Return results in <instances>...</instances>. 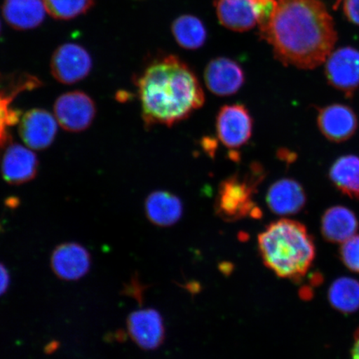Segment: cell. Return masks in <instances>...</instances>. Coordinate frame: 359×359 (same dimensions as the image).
Wrapping results in <instances>:
<instances>
[{"instance_id":"7c38bea8","label":"cell","mask_w":359,"mask_h":359,"mask_svg":"<svg viewBox=\"0 0 359 359\" xmlns=\"http://www.w3.org/2000/svg\"><path fill=\"white\" fill-rule=\"evenodd\" d=\"M204 80L210 92L215 95H234L243 86L245 74L240 65L227 57H217L206 66Z\"/></svg>"},{"instance_id":"f1b7e54d","label":"cell","mask_w":359,"mask_h":359,"mask_svg":"<svg viewBox=\"0 0 359 359\" xmlns=\"http://www.w3.org/2000/svg\"><path fill=\"white\" fill-rule=\"evenodd\" d=\"M343 0H337V2L335 4V6H334V8H338V6H339L340 3L342 2Z\"/></svg>"},{"instance_id":"277c9868","label":"cell","mask_w":359,"mask_h":359,"mask_svg":"<svg viewBox=\"0 0 359 359\" xmlns=\"http://www.w3.org/2000/svg\"><path fill=\"white\" fill-rule=\"evenodd\" d=\"M266 177L262 165L254 163L243 176L233 175L219 187L215 209L226 222H235L246 217H259V209L254 201L257 187Z\"/></svg>"},{"instance_id":"9a60e30c","label":"cell","mask_w":359,"mask_h":359,"mask_svg":"<svg viewBox=\"0 0 359 359\" xmlns=\"http://www.w3.org/2000/svg\"><path fill=\"white\" fill-rule=\"evenodd\" d=\"M306 201V193L302 184L294 179L278 180L267 191L268 208L278 215L297 214L302 212Z\"/></svg>"},{"instance_id":"d6986e66","label":"cell","mask_w":359,"mask_h":359,"mask_svg":"<svg viewBox=\"0 0 359 359\" xmlns=\"http://www.w3.org/2000/svg\"><path fill=\"white\" fill-rule=\"evenodd\" d=\"M358 221L351 210L342 205L327 209L323 215L321 231L325 239L334 243L346 242L356 236Z\"/></svg>"},{"instance_id":"4fadbf2b","label":"cell","mask_w":359,"mask_h":359,"mask_svg":"<svg viewBox=\"0 0 359 359\" xmlns=\"http://www.w3.org/2000/svg\"><path fill=\"white\" fill-rule=\"evenodd\" d=\"M39 159L32 149L18 143L7 147L3 156L1 173L11 185H22L32 181L38 174Z\"/></svg>"},{"instance_id":"3957f363","label":"cell","mask_w":359,"mask_h":359,"mask_svg":"<svg viewBox=\"0 0 359 359\" xmlns=\"http://www.w3.org/2000/svg\"><path fill=\"white\" fill-rule=\"evenodd\" d=\"M264 264L279 277L299 280L311 267L316 245L306 227L292 219L269 224L258 237Z\"/></svg>"},{"instance_id":"ffe728a7","label":"cell","mask_w":359,"mask_h":359,"mask_svg":"<svg viewBox=\"0 0 359 359\" xmlns=\"http://www.w3.org/2000/svg\"><path fill=\"white\" fill-rule=\"evenodd\" d=\"M329 177L337 189L343 194L359 200V156L346 155L339 157L332 165Z\"/></svg>"},{"instance_id":"83f0119b","label":"cell","mask_w":359,"mask_h":359,"mask_svg":"<svg viewBox=\"0 0 359 359\" xmlns=\"http://www.w3.org/2000/svg\"><path fill=\"white\" fill-rule=\"evenodd\" d=\"M353 359H359V330L355 334V338H354Z\"/></svg>"},{"instance_id":"8fae6325","label":"cell","mask_w":359,"mask_h":359,"mask_svg":"<svg viewBox=\"0 0 359 359\" xmlns=\"http://www.w3.org/2000/svg\"><path fill=\"white\" fill-rule=\"evenodd\" d=\"M318 127L330 142H346L355 134L358 121L355 112L347 105L332 104L318 109Z\"/></svg>"},{"instance_id":"f546056e","label":"cell","mask_w":359,"mask_h":359,"mask_svg":"<svg viewBox=\"0 0 359 359\" xmlns=\"http://www.w3.org/2000/svg\"><path fill=\"white\" fill-rule=\"evenodd\" d=\"M0 34H1V22H0Z\"/></svg>"},{"instance_id":"d4e9b609","label":"cell","mask_w":359,"mask_h":359,"mask_svg":"<svg viewBox=\"0 0 359 359\" xmlns=\"http://www.w3.org/2000/svg\"><path fill=\"white\" fill-rule=\"evenodd\" d=\"M341 257L343 262L352 271L359 273V236H355L342 245Z\"/></svg>"},{"instance_id":"6da1fadb","label":"cell","mask_w":359,"mask_h":359,"mask_svg":"<svg viewBox=\"0 0 359 359\" xmlns=\"http://www.w3.org/2000/svg\"><path fill=\"white\" fill-rule=\"evenodd\" d=\"M259 29L276 60L300 69L324 64L338 40L333 18L320 0H276Z\"/></svg>"},{"instance_id":"30bf717a","label":"cell","mask_w":359,"mask_h":359,"mask_svg":"<svg viewBox=\"0 0 359 359\" xmlns=\"http://www.w3.org/2000/svg\"><path fill=\"white\" fill-rule=\"evenodd\" d=\"M57 124L55 115L50 112L42 109H33L21 118L20 136L30 149H47L55 140Z\"/></svg>"},{"instance_id":"2e32d148","label":"cell","mask_w":359,"mask_h":359,"mask_svg":"<svg viewBox=\"0 0 359 359\" xmlns=\"http://www.w3.org/2000/svg\"><path fill=\"white\" fill-rule=\"evenodd\" d=\"M127 324L130 337L139 347L151 350L163 343V322L154 309H139L133 312L130 314Z\"/></svg>"},{"instance_id":"9c48e42d","label":"cell","mask_w":359,"mask_h":359,"mask_svg":"<svg viewBox=\"0 0 359 359\" xmlns=\"http://www.w3.org/2000/svg\"><path fill=\"white\" fill-rule=\"evenodd\" d=\"M325 75L332 87L352 97L359 88V51L350 47L332 52L325 61Z\"/></svg>"},{"instance_id":"603a6c76","label":"cell","mask_w":359,"mask_h":359,"mask_svg":"<svg viewBox=\"0 0 359 359\" xmlns=\"http://www.w3.org/2000/svg\"><path fill=\"white\" fill-rule=\"evenodd\" d=\"M48 15L56 20H69L86 13L93 0H43Z\"/></svg>"},{"instance_id":"4316f807","label":"cell","mask_w":359,"mask_h":359,"mask_svg":"<svg viewBox=\"0 0 359 359\" xmlns=\"http://www.w3.org/2000/svg\"><path fill=\"white\" fill-rule=\"evenodd\" d=\"M11 277L6 266L0 264V296L7 291L10 286Z\"/></svg>"},{"instance_id":"44dd1931","label":"cell","mask_w":359,"mask_h":359,"mask_svg":"<svg viewBox=\"0 0 359 359\" xmlns=\"http://www.w3.org/2000/svg\"><path fill=\"white\" fill-rule=\"evenodd\" d=\"M172 34L180 46L197 49L203 46L208 34L203 22L192 15H182L173 22Z\"/></svg>"},{"instance_id":"8992f818","label":"cell","mask_w":359,"mask_h":359,"mask_svg":"<svg viewBox=\"0 0 359 359\" xmlns=\"http://www.w3.org/2000/svg\"><path fill=\"white\" fill-rule=\"evenodd\" d=\"M53 111L57 123L65 131L81 133L93 124L97 114V107L88 94L76 90L58 97Z\"/></svg>"},{"instance_id":"ac0fdd59","label":"cell","mask_w":359,"mask_h":359,"mask_svg":"<svg viewBox=\"0 0 359 359\" xmlns=\"http://www.w3.org/2000/svg\"><path fill=\"white\" fill-rule=\"evenodd\" d=\"M2 11L8 24L19 30L39 26L47 12L43 0H4Z\"/></svg>"},{"instance_id":"ba28073f","label":"cell","mask_w":359,"mask_h":359,"mask_svg":"<svg viewBox=\"0 0 359 359\" xmlns=\"http://www.w3.org/2000/svg\"><path fill=\"white\" fill-rule=\"evenodd\" d=\"M93 67V60L83 47L76 43H65L53 53L51 74L57 82L75 84L88 77Z\"/></svg>"},{"instance_id":"e0dca14e","label":"cell","mask_w":359,"mask_h":359,"mask_svg":"<svg viewBox=\"0 0 359 359\" xmlns=\"http://www.w3.org/2000/svg\"><path fill=\"white\" fill-rule=\"evenodd\" d=\"M145 212L147 219L155 226H172L182 217V201L172 192L156 191L147 197Z\"/></svg>"},{"instance_id":"7402d4cb","label":"cell","mask_w":359,"mask_h":359,"mask_svg":"<svg viewBox=\"0 0 359 359\" xmlns=\"http://www.w3.org/2000/svg\"><path fill=\"white\" fill-rule=\"evenodd\" d=\"M329 299L338 311L355 312L359 309V282L352 278H340L331 285Z\"/></svg>"},{"instance_id":"7a4b0ae2","label":"cell","mask_w":359,"mask_h":359,"mask_svg":"<svg viewBox=\"0 0 359 359\" xmlns=\"http://www.w3.org/2000/svg\"><path fill=\"white\" fill-rule=\"evenodd\" d=\"M147 127L181 123L204 105V90L194 72L174 55L158 58L137 80Z\"/></svg>"},{"instance_id":"484cf974","label":"cell","mask_w":359,"mask_h":359,"mask_svg":"<svg viewBox=\"0 0 359 359\" xmlns=\"http://www.w3.org/2000/svg\"><path fill=\"white\" fill-rule=\"evenodd\" d=\"M344 12L353 24L359 25V0H343Z\"/></svg>"},{"instance_id":"5bb4252c","label":"cell","mask_w":359,"mask_h":359,"mask_svg":"<svg viewBox=\"0 0 359 359\" xmlns=\"http://www.w3.org/2000/svg\"><path fill=\"white\" fill-rule=\"evenodd\" d=\"M51 266L60 279L78 280L89 271L91 255L85 247L74 242L62 244L53 250Z\"/></svg>"},{"instance_id":"cb8c5ba5","label":"cell","mask_w":359,"mask_h":359,"mask_svg":"<svg viewBox=\"0 0 359 359\" xmlns=\"http://www.w3.org/2000/svg\"><path fill=\"white\" fill-rule=\"evenodd\" d=\"M20 92L11 94L0 93V147L6 144L8 138V128L20 121L19 112L11 107V102Z\"/></svg>"},{"instance_id":"5b68a950","label":"cell","mask_w":359,"mask_h":359,"mask_svg":"<svg viewBox=\"0 0 359 359\" xmlns=\"http://www.w3.org/2000/svg\"><path fill=\"white\" fill-rule=\"evenodd\" d=\"M276 0H215L219 22L244 32L259 26L271 15Z\"/></svg>"},{"instance_id":"52a82bcc","label":"cell","mask_w":359,"mask_h":359,"mask_svg":"<svg viewBox=\"0 0 359 359\" xmlns=\"http://www.w3.org/2000/svg\"><path fill=\"white\" fill-rule=\"evenodd\" d=\"M215 128L219 140L224 147L239 149L252 136V116L247 107L240 103L224 105L217 116Z\"/></svg>"}]
</instances>
